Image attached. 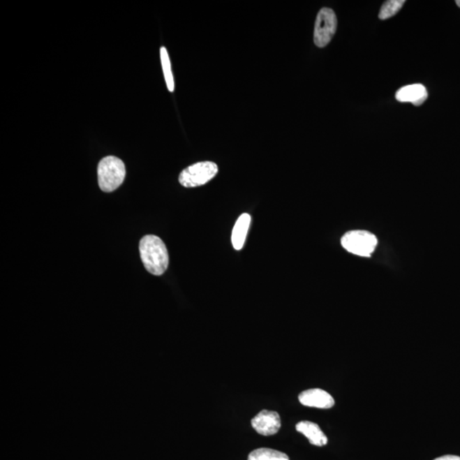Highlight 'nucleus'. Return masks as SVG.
I'll return each mask as SVG.
<instances>
[{"label": "nucleus", "mask_w": 460, "mask_h": 460, "mask_svg": "<svg viewBox=\"0 0 460 460\" xmlns=\"http://www.w3.org/2000/svg\"><path fill=\"white\" fill-rule=\"evenodd\" d=\"M139 252L145 269L154 276L163 274L169 265V254L165 243L156 235L142 237L139 244Z\"/></svg>", "instance_id": "1"}, {"label": "nucleus", "mask_w": 460, "mask_h": 460, "mask_svg": "<svg viewBox=\"0 0 460 460\" xmlns=\"http://www.w3.org/2000/svg\"><path fill=\"white\" fill-rule=\"evenodd\" d=\"M126 170L124 162L115 156H107L99 162L98 185L103 192L116 191L126 179Z\"/></svg>", "instance_id": "2"}, {"label": "nucleus", "mask_w": 460, "mask_h": 460, "mask_svg": "<svg viewBox=\"0 0 460 460\" xmlns=\"http://www.w3.org/2000/svg\"><path fill=\"white\" fill-rule=\"evenodd\" d=\"M218 172V166L214 162H198L185 168L180 173L179 181L185 188L200 187L214 179Z\"/></svg>", "instance_id": "3"}, {"label": "nucleus", "mask_w": 460, "mask_h": 460, "mask_svg": "<svg viewBox=\"0 0 460 460\" xmlns=\"http://www.w3.org/2000/svg\"><path fill=\"white\" fill-rule=\"evenodd\" d=\"M341 243L348 252L361 257H370L378 244L376 237L367 231L355 230L343 235Z\"/></svg>", "instance_id": "4"}, {"label": "nucleus", "mask_w": 460, "mask_h": 460, "mask_svg": "<svg viewBox=\"0 0 460 460\" xmlns=\"http://www.w3.org/2000/svg\"><path fill=\"white\" fill-rule=\"evenodd\" d=\"M338 20L334 10L330 8H322L317 14L314 42L317 47L323 48L330 43L337 30Z\"/></svg>", "instance_id": "5"}, {"label": "nucleus", "mask_w": 460, "mask_h": 460, "mask_svg": "<svg viewBox=\"0 0 460 460\" xmlns=\"http://www.w3.org/2000/svg\"><path fill=\"white\" fill-rule=\"evenodd\" d=\"M252 426L258 434L265 436L276 435L281 427L279 413L262 410L252 420Z\"/></svg>", "instance_id": "6"}, {"label": "nucleus", "mask_w": 460, "mask_h": 460, "mask_svg": "<svg viewBox=\"0 0 460 460\" xmlns=\"http://www.w3.org/2000/svg\"><path fill=\"white\" fill-rule=\"evenodd\" d=\"M299 400L301 404L309 408L329 409L335 405L334 398L322 389L304 390L299 394Z\"/></svg>", "instance_id": "7"}, {"label": "nucleus", "mask_w": 460, "mask_h": 460, "mask_svg": "<svg viewBox=\"0 0 460 460\" xmlns=\"http://www.w3.org/2000/svg\"><path fill=\"white\" fill-rule=\"evenodd\" d=\"M396 98L401 103H411L413 105L420 106L426 101L428 91L423 84H409L397 91Z\"/></svg>", "instance_id": "8"}, {"label": "nucleus", "mask_w": 460, "mask_h": 460, "mask_svg": "<svg viewBox=\"0 0 460 460\" xmlns=\"http://www.w3.org/2000/svg\"><path fill=\"white\" fill-rule=\"evenodd\" d=\"M296 430L309 440V443L317 447L327 445L328 439L319 425L311 421H301L296 424Z\"/></svg>", "instance_id": "9"}, {"label": "nucleus", "mask_w": 460, "mask_h": 460, "mask_svg": "<svg viewBox=\"0 0 460 460\" xmlns=\"http://www.w3.org/2000/svg\"><path fill=\"white\" fill-rule=\"evenodd\" d=\"M251 224V216L247 214L239 216L232 232V244L235 250L239 251L244 246L247 233Z\"/></svg>", "instance_id": "10"}, {"label": "nucleus", "mask_w": 460, "mask_h": 460, "mask_svg": "<svg viewBox=\"0 0 460 460\" xmlns=\"http://www.w3.org/2000/svg\"><path fill=\"white\" fill-rule=\"evenodd\" d=\"M248 460H290L287 454L272 448L261 447L255 450L248 456Z\"/></svg>", "instance_id": "11"}, {"label": "nucleus", "mask_w": 460, "mask_h": 460, "mask_svg": "<svg viewBox=\"0 0 460 460\" xmlns=\"http://www.w3.org/2000/svg\"><path fill=\"white\" fill-rule=\"evenodd\" d=\"M161 61L162 68H163L164 77L166 83V87L170 91L173 92L175 90V82H174V77L172 75L171 61H170L169 54L168 50L164 46L160 50Z\"/></svg>", "instance_id": "12"}, {"label": "nucleus", "mask_w": 460, "mask_h": 460, "mask_svg": "<svg viewBox=\"0 0 460 460\" xmlns=\"http://www.w3.org/2000/svg\"><path fill=\"white\" fill-rule=\"evenodd\" d=\"M405 2V0H389V1H386L381 7L378 17L381 20H386V19L393 17L401 9Z\"/></svg>", "instance_id": "13"}, {"label": "nucleus", "mask_w": 460, "mask_h": 460, "mask_svg": "<svg viewBox=\"0 0 460 460\" xmlns=\"http://www.w3.org/2000/svg\"><path fill=\"white\" fill-rule=\"evenodd\" d=\"M434 460H460V457L456 455H444Z\"/></svg>", "instance_id": "14"}, {"label": "nucleus", "mask_w": 460, "mask_h": 460, "mask_svg": "<svg viewBox=\"0 0 460 460\" xmlns=\"http://www.w3.org/2000/svg\"><path fill=\"white\" fill-rule=\"evenodd\" d=\"M456 3H457V6L460 7V0H457V1H456Z\"/></svg>", "instance_id": "15"}]
</instances>
